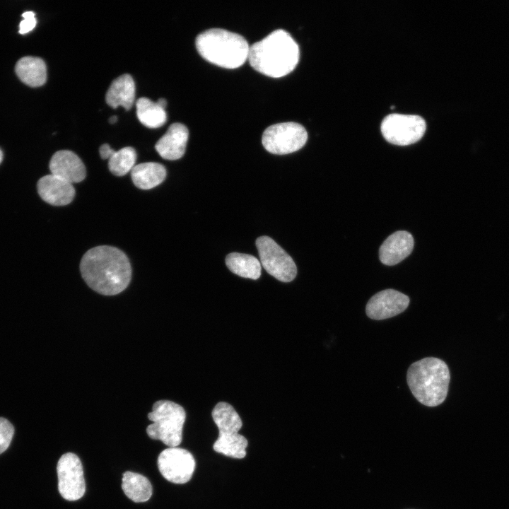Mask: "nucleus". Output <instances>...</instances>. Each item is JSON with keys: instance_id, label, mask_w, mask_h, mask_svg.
<instances>
[{"instance_id": "1", "label": "nucleus", "mask_w": 509, "mask_h": 509, "mask_svg": "<svg viewBox=\"0 0 509 509\" xmlns=\"http://www.w3.org/2000/svg\"><path fill=\"white\" fill-rule=\"evenodd\" d=\"M81 276L97 293L114 296L129 285L131 268L127 256L119 249L100 245L88 250L80 263Z\"/></svg>"}, {"instance_id": "2", "label": "nucleus", "mask_w": 509, "mask_h": 509, "mask_svg": "<svg viewBox=\"0 0 509 509\" xmlns=\"http://www.w3.org/2000/svg\"><path fill=\"white\" fill-rule=\"evenodd\" d=\"M299 47L291 35L279 29L250 46L248 59L257 71L272 78L291 73L298 63Z\"/></svg>"}, {"instance_id": "3", "label": "nucleus", "mask_w": 509, "mask_h": 509, "mask_svg": "<svg viewBox=\"0 0 509 509\" xmlns=\"http://www.w3.org/2000/svg\"><path fill=\"white\" fill-rule=\"evenodd\" d=\"M450 380L447 364L435 357L413 363L406 373L407 384L413 395L420 403L430 407L445 401Z\"/></svg>"}, {"instance_id": "4", "label": "nucleus", "mask_w": 509, "mask_h": 509, "mask_svg": "<svg viewBox=\"0 0 509 509\" xmlns=\"http://www.w3.org/2000/svg\"><path fill=\"white\" fill-rule=\"evenodd\" d=\"M195 44L205 60L223 68H238L248 59L250 45L245 37L224 29L211 28L201 33Z\"/></svg>"}, {"instance_id": "5", "label": "nucleus", "mask_w": 509, "mask_h": 509, "mask_svg": "<svg viewBox=\"0 0 509 509\" xmlns=\"http://www.w3.org/2000/svg\"><path fill=\"white\" fill-rule=\"evenodd\" d=\"M211 415L219 431L213 450L230 457L244 458L248 442L238 433L242 422L235 409L228 403L220 402L214 406Z\"/></svg>"}, {"instance_id": "6", "label": "nucleus", "mask_w": 509, "mask_h": 509, "mask_svg": "<svg viewBox=\"0 0 509 509\" xmlns=\"http://www.w3.org/2000/svg\"><path fill=\"white\" fill-rule=\"evenodd\" d=\"M148 418L153 423L146 433L153 440H161L170 447L178 446L182 440V428L186 412L180 404L169 400H159L152 406Z\"/></svg>"}, {"instance_id": "7", "label": "nucleus", "mask_w": 509, "mask_h": 509, "mask_svg": "<svg viewBox=\"0 0 509 509\" xmlns=\"http://www.w3.org/2000/svg\"><path fill=\"white\" fill-rule=\"evenodd\" d=\"M308 133L301 124L288 122L267 127L262 137L264 148L271 153L284 155L300 149L306 143Z\"/></svg>"}, {"instance_id": "8", "label": "nucleus", "mask_w": 509, "mask_h": 509, "mask_svg": "<svg viewBox=\"0 0 509 509\" xmlns=\"http://www.w3.org/2000/svg\"><path fill=\"white\" fill-rule=\"evenodd\" d=\"M426 129V122L419 115L394 113L381 123V132L390 144L407 146L419 141Z\"/></svg>"}, {"instance_id": "9", "label": "nucleus", "mask_w": 509, "mask_h": 509, "mask_svg": "<svg viewBox=\"0 0 509 509\" xmlns=\"http://www.w3.org/2000/svg\"><path fill=\"white\" fill-rule=\"evenodd\" d=\"M255 243L260 262L267 273L282 282L295 279L297 267L294 261L272 238L261 236Z\"/></svg>"}, {"instance_id": "10", "label": "nucleus", "mask_w": 509, "mask_h": 509, "mask_svg": "<svg viewBox=\"0 0 509 509\" xmlns=\"http://www.w3.org/2000/svg\"><path fill=\"white\" fill-rule=\"evenodd\" d=\"M57 472L62 498L69 501L80 499L85 493L86 483L79 457L72 452L64 454L58 461Z\"/></svg>"}, {"instance_id": "11", "label": "nucleus", "mask_w": 509, "mask_h": 509, "mask_svg": "<svg viewBox=\"0 0 509 509\" xmlns=\"http://www.w3.org/2000/svg\"><path fill=\"white\" fill-rule=\"evenodd\" d=\"M196 463L187 450L174 447L163 450L158 457V467L168 481L182 484L188 482L194 473Z\"/></svg>"}, {"instance_id": "12", "label": "nucleus", "mask_w": 509, "mask_h": 509, "mask_svg": "<svg viewBox=\"0 0 509 509\" xmlns=\"http://www.w3.org/2000/svg\"><path fill=\"white\" fill-rule=\"evenodd\" d=\"M409 304V298L406 295L394 289H385L370 298L365 312L370 319L385 320L400 314Z\"/></svg>"}, {"instance_id": "13", "label": "nucleus", "mask_w": 509, "mask_h": 509, "mask_svg": "<svg viewBox=\"0 0 509 509\" xmlns=\"http://www.w3.org/2000/svg\"><path fill=\"white\" fill-rule=\"evenodd\" d=\"M51 174L71 184L80 182L86 177V168L81 158L68 150L57 151L49 161Z\"/></svg>"}, {"instance_id": "14", "label": "nucleus", "mask_w": 509, "mask_h": 509, "mask_svg": "<svg viewBox=\"0 0 509 509\" xmlns=\"http://www.w3.org/2000/svg\"><path fill=\"white\" fill-rule=\"evenodd\" d=\"M37 192L47 203L64 206L72 201L75 196L73 185L52 174L42 177L37 182Z\"/></svg>"}, {"instance_id": "15", "label": "nucleus", "mask_w": 509, "mask_h": 509, "mask_svg": "<svg viewBox=\"0 0 509 509\" xmlns=\"http://www.w3.org/2000/svg\"><path fill=\"white\" fill-rule=\"evenodd\" d=\"M414 245V238L411 233L405 230L396 231L381 245L379 249L380 260L387 266L397 264L411 254Z\"/></svg>"}, {"instance_id": "16", "label": "nucleus", "mask_w": 509, "mask_h": 509, "mask_svg": "<svg viewBox=\"0 0 509 509\" xmlns=\"http://www.w3.org/2000/svg\"><path fill=\"white\" fill-rule=\"evenodd\" d=\"M189 137V131L181 123H173L157 141L155 148L165 160H177L183 156Z\"/></svg>"}, {"instance_id": "17", "label": "nucleus", "mask_w": 509, "mask_h": 509, "mask_svg": "<svg viewBox=\"0 0 509 509\" xmlns=\"http://www.w3.org/2000/svg\"><path fill=\"white\" fill-rule=\"evenodd\" d=\"M105 100L112 108L122 106L126 110H130L135 100V83L131 76L125 74L115 78L106 93Z\"/></svg>"}, {"instance_id": "18", "label": "nucleus", "mask_w": 509, "mask_h": 509, "mask_svg": "<svg viewBox=\"0 0 509 509\" xmlns=\"http://www.w3.org/2000/svg\"><path fill=\"white\" fill-rule=\"evenodd\" d=\"M15 69L21 81L29 86L38 87L46 82L47 68L41 58L24 57L18 61Z\"/></svg>"}, {"instance_id": "19", "label": "nucleus", "mask_w": 509, "mask_h": 509, "mask_svg": "<svg viewBox=\"0 0 509 509\" xmlns=\"http://www.w3.org/2000/svg\"><path fill=\"white\" fill-rule=\"evenodd\" d=\"M166 174L165 167L154 162L136 165L131 170L134 185L141 189H150L158 186L164 181Z\"/></svg>"}, {"instance_id": "20", "label": "nucleus", "mask_w": 509, "mask_h": 509, "mask_svg": "<svg viewBox=\"0 0 509 509\" xmlns=\"http://www.w3.org/2000/svg\"><path fill=\"white\" fill-rule=\"evenodd\" d=\"M122 481V488L124 494L132 501L143 503L151 497L152 485L146 476L127 471L123 474Z\"/></svg>"}, {"instance_id": "21", "label": "nucleus", "mask_w": 509, "mask_h": 509, "mask_svg": "<svg viewBox=\"0 0 509 509\" xmlns=\"http://www.w3.org/2000/svg\"><path fill=\"white\" fill-rule=\"evenodd\" d=\"M226 264L230 271L243 278L257 280L261 275V264L254 256L232 252L226 257Z\"/></svg>"}, {"instance_id": "22", "label": "nucleus", "mask_w": 509, "mask_h": 509, "mask_svg": "<svg viewBox=\"0 0 509 509\" xmlns=\"http://www.w3.org/2000/svg\"><path fill=\"white\" fill-rule=\"evenodd\" d=\"M136 107L139 120L148 128H158L163 126L167 120L165 109L160 107L156 102L147 98L138 99L136 102Z\"/></svg>"}, {"instance_id": "23", "label": "nucleus", "mask_w": 509, "mask_h": 509, "mask_svg": "<svg viewBox=\"0 0 509 509\" xmlns=\"http://www.w3.org/2000/svg\"><path fill=\"white\" fill-rule=\"evenodd\" d=\"M108 160L110 172L116 176H123L135 166L136 153L134 148L127 146L115 151Z\"/></svg>"}, {"instance_id": "24", "label": "nucleus", "mask_w": 509, "mask_h": 509, "mask_svg": "<svg viewBox=\"0 0 509 509\" xmlns=\"http://www.w3.org/2000/svg\"><path fill=\"white\" fill-rule=\"evenodd\" d=\"M13 434V425L7 419L0 417V454L9 447Z\"/></svg>"}, {"instance_id": "25", "label": "nucleus", "mask_w": 509, "mask_h": 509, "mask_svg": "<svg viewBox=\"0 0 509 509\" xmlns=\"http://www.w3.org/2000/svg\"><path fill=\"white\" fill-rule=\"evenodd\" d=\"M35 15L33 11H25L22 14L23 20L21 21L19 25L20 34H25L35 27L37 21Z\"/></svg>"}, {"instance_id": "26", "label": "nucleus", "mask_w": 509, "mask_h": 509, "mask_svg": "<svg viewBox=\"0 0 509 509\" xmlns=\"http://www.w3.org/2000/svg\"><path fill=\"white\" fill-rule=\"evenodd\" d=\"M115 151L107 144H103L99 149L100 157L103 159H109Z\"/></svg>"}, {"instance_id": "27", "label": "nucleus", "mask_w": 509, "mask_h": 509, "mask_svg": "<svg viewBox=\"0 0 509 509\" xmlns=\"http://www.w3.org/2000/svg\"><path fill=\"white\" fill-rule=\"evenodd\" d=\"M156 103H157V104H158L160 107H163V108H164V109L165 108L166 105H167V102H166L165 99H164V98H160V99H158V100L156 101Z\"/></svg>"}, {"instance_id": "28", "label": "nucleus", "mask_w": 509, "mask_h": 509, "mask_svg": "<svg viewBox=\"0 0 509 509\" xmlns=\"http://www.w3.org/2000/svg\"><path fill=\"white\" fill-rule=\"evenodd\" d=\"M117 121V117L116 116H112L109 119V122L110 124H115Z\"/></svg>"}, {"instance_id": "29", "label": "nucleus", "mask_w": 509, "mask_h": 509, "mask_svg": "<svg viewBox=\"0 0 509 509\" xmlns=\"http://www.w3.org/2000/svg\"><path fill=\"white\" fill-rule=\"evenodd\" d=\"M2 158H3V153H2V151H1V149H0V163H1V160H2Z\"/></svg>"}]
</instances>
